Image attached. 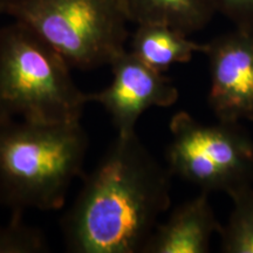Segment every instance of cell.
<instances>
[{"label": "cell", "instance_id": "cell-5", "mask_svg": "<svg viewBox=\"0 0 253 253\" xmlns=\"http://www.w3.org/2000/svg\"><path fill=\"white\" fill-rule=\"evenodd\" d=\"M167 169L202 191L231 196L253 185V138L240 123H202L178 112L169 125Z\"/></svg>", "mask_w": 253, "mask_h": 253}, {"label": "cell", "instance_id": "cell-13", "mask_svg": "<svg viewBox=\"0 0 253 253\" xmlns=\"http://www.w3.org/2000/svg\"><path fill=\"white\" fill-rule=\"evenodd\" d=\"M217 13L231 20L237 28L253 31V0H212Z\"/></svg>", "mask_w": 253, "mask_h": 253}, {"label": "cell", "instance_id": "cell-12", "mask_svg": "<svg viewBox=\"0 0 253 253\" xmlns=\"http://www.w3.org/2000/svg\"><path fill=\"white\" fill-rule=\"evenodd\" d=\"M49 251L47 238L38 227L23 220V212H12L11 220L0 225V253H43Z\"/></svg>", "mask_w": 253, "mask_h": 253}, {"label": "cell", "instance_id": "cell-10", "mask_svg": "<svg viewBox=\"0 0 253 253\" xmlns=\"http://www.w3.org/2000/svg\"><path fill=\"white\" fill-rule=\"evenodd\" d=\"M130 23L162 24L186 34L201 31L217 13L212 0H123Z\"/></svg>", "mask_w": 253, "mask_h": 253}, {"label": "cell", "instance_id": "cell-11", "mask_svg": "<svg viewBox=\"0 0 253 253\" xmlns=\"http://www.w3.org/2000/svg\"><path fill=\"white\" fill-rule=\"evenodd\" d=\"M233 208L225 225H221L220 251L253 253V185L230 196Z\"/></svg>", "mask_w": 253, "mask_h": 253}, {"label": "cell", "instance_id": "cell-7", "mask_svg": "<svg viewBox=\"0 0 253 253\" xmlns=\"http://www.w3.org/2000/svg\"><path fill=\"white\" fill-rule=\"evenodd\" d=\"M109 66L112 82L103 90L89 94V101L106 109L118 135L135 134L144 112L154 107H170L178 100V89L171 79L151 68L130 50H125Z\"/></svg>", "mask_w": 253, "mask_h": 253}, {"label": "cell", "instance_id": "cell-14", "mask_svg": "<svg viewBox=\"0 0 253 253\" xmlns=\"http://www.w3.org/2000/svg\"><path fill=\"white\" fill-rule=\"evenodd\" d=\"M5 1L6 0H0V15L5 14Z\"/></svg>", "mask_w": 253, "mask_h": 253}, {"label": "cell", "instance_id": "cell-2", "mask_svg": "<svg viewBox=\"0 0 253 253\" xmlns=\"http://www.w3.org/2000/svg\"><path fill=\"white\" fill-rule=\"evenodd\" d=\"M88 136L80 122L0 116V205L12 212L59 210L82 173Z\"/></svg>", "mask_w": 253, "mask_h": 253}, {"label": "cell", "instance_id": "cell-9", "mask_svg": "<svg viewBox=\"0 0 253 253\" xmlns=\"http://www.w3.org/2000/svg\"><path fill=\"white\" fill-rule=\"evenodd\" d=\"M204 43L189 39V34L162 24L137 25L130 52L151 68L164 73L177 63H186L195 53H203Z\"/></svg>", "mask_w": 253, "mask_h": 253}, {"label": "cell", "instance_id": "cell-8", "mask_svg": "<svg viewBox=\"0 0 253 253\" xmlns=\"http://www.w3.org/2000/svg\"><path fill=\"white\" fill-rule=\"evenodd\" d=\"M220 227L209 192L202 191L156 225L142 253H208L212 236L219 233Z\"/></svg>", "mask_w": 253, "mask_h": 253}, {"label": "cell", "instance_id": "cell-3", "mask_svg": "<svg viewBox=\"0 0 253 253\" xmlns=\"http://www.w3.org/2000/svg\"><path fill=\"white\" fill-rule=\"evenodd\" d=\"M72 66L23 23L0 27V116L33 122H80L89 94Z\"/></svg>", "mask_w": 253, "mask_h": 253}, {"label": "cell", "instance_id": "cell-6", "mask_svg": "<svg viewBox=\"0 0 253 253\" xmlns=\"http://www.w3.org/2000/svg\"><path fill=\"white\" fill-rule=\"evenodd\" d=\"M210 68L208 103L218 121H253V31L235 30L204 43Z\"/></svg>", "mask_w": 253, "mask_h": 253}, {"label": "cell", "instance_id": "cell-1", "mask_svg": "<svg viewBox=\"0 0 253 253\" xmlns=\"http://www.w3.org/2000/svg\"><path fill=\"white\" fill-rule=\"evenodd\" d=\"M170 173L137 134L118 135L62 219L73 253H142L169 209Z\"/></svg>", "mask_w": 253, "mask_h": 253}, {"label": "cell", "instance_id": "cell-4", "mask_svg": "<svg viewBox=\"0 0 253 253\" xmlns=\"http://www.w3.org/2000/svg\"><path fill=\"white\" fill-rule=\"evenodd\" d=\"M5 14L53 46L72 68L110 65L126 49L123 0H6Z\"/></svg>", "mask_w": 253, "mask_h": 253}]
</instances>
